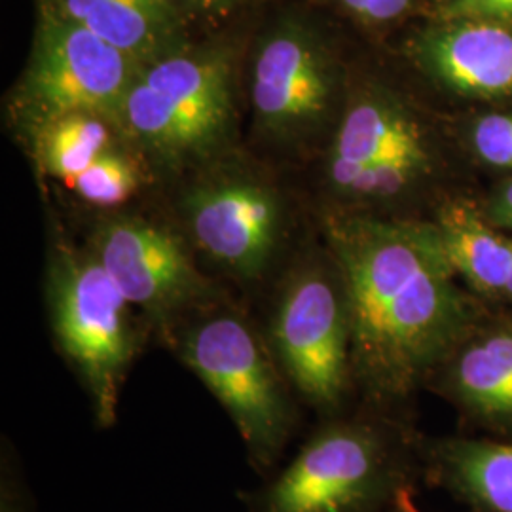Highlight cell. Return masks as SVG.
Returning a JSON list of instances; mask_svg holds the SVG:
<instances>
[{
  "mask_svg": "<svg viewBox=\"0 0 512 512\" xmlns=\"http://www.w3.org/2000/svg\"><path fill=\"white\" fill-rule=\"evenodd\" d=\"M46 296L57 348L86 391L93 420L101 429L112 427L141 346L133 304L97 256L73 249L52 258Z\"/></svg>",
  "mask_w": 512,
  "mask_h": 512,
  "instance_id": "3957f363",
  "label": "cell"
},
{
  "mask_svg": "<svg viewBox=\"0 0 512 512\" xmlns=\"http://www.w3.org/2000/svg\"><path fill=\"white\" fill-rule=\"evenodd\" d=\"M399 478L387 433L368 421H334L249 497V512H372L393 494Z\"/></svg>",
  "mask_w": 512,
  "mask_h": 512,
  "instance_id": "5b68a950",
  "label": "cell"
},
{
  "mask_svg": "<svg viewBox=\"0 0 512 512\" xmlns=\"http://www.w3.org/2000/svg\"><path fill=\"white\" fill-rule=\"evenodd\" d=\"M226 50L171 52L145 65L124 97L118 122L152 152L179 160L215 147L234 116Z\"/></svg>",
  "mask_w": 512,
  "mask_h": 512,
  "instance_id": "277c9868",
  "label": "cell"
},
{
  "mask_svg": "<svg viewBox=\"0 0 512 512\" xmlns=\"http://www.w3.org/2000/svg\"><path fill=\"white\" fill-rule=\"evenodd\" d=\"M109 143V126L97 114H67L38 129L40 162L69 183L107 152Z\"/></svg>",
  "mask_w": 512,
  "mask_h": 512,
  "instance_id": "e0dca14e",
  "label": "cell"
},
{
  "mask_svg": "<svg viewBox=\"0 0 512 512\" xmlns=\"http://www.w3.org/2000/svg\"><path fill=\"white\" fill-rule=\"evenodd\" d=\"M473 145L486 164L512 167V116L492 114L478 120Z\"/></svg>",
  "mask_w": 512,
  "mask_h": 512,
  "instance_id": "ffe728a7",
  "label": "cell"
},
{
  "mask_svg": "<svg viewBox=\"0 0 512 512\" xmlns=\"http://www.w3.org/2000/svg\"><path fill=\"white\" fill-rule=\"evenodd\" d=\"M348 298L351 370L370 399L408 397L456 346L467 308L439 228L342 220L330 226Z\"/></svg>",
  "mask_w": 512,
  "mask_h": 512,
  "instance_id": "6da1fadb",
  "label": "cell"
},
{
  "mask_svg": "<svg viewBox=\"0 0 512 512\" xmlns=\"http://www.w3.org/2000/svg\"><path fill=\"white\" fill-rule=\"evenodd\" d=\"M427 164L425 147L404 148L366 165L361 175L351 184L348 194L385 198L404 190Z\"/></svg>",
  "mask_w": 512,
  "mask_h": 512,
  "instance_id": "d6986e66",
  "label": "cell"
},
{
  "mask_svg": "<svg viewBox=\"0 0 512 512\" xmlns=\"http://www.w3.org/2000/svg\"><path fill=\"white\" fill-rule=\"evenodd\" d=\"M93 255L133 308L160 325H171L211 298L183 243L143 220H114L93 241Z\"/></svg>",
  "mask_w": 512,
  "mask_h": 512,
  "instance_id": "ba28073f",
  "label": "cell"
},
{
  "mask_svg": "<svg viewBox=\"0 0 512 512\" xmlns=\"http://www.w3.org/2000/svg\"><path fill=\"white\" fill-rule=\"evenodd\" d=\"M67 16L143 67L181 50V14L167 0H52Z\"/></svg>",
  "mask_w": 512,
  "mask_h": 512,
  "instance_id": "7c38bea8",
  "label": "cell"
},
{
  "mask_svg": "<svg viewBox=\"0 0 512 512\" xmlns=\"http://www.w3.org/2000/svg\"><path fill=\"white\" fill-rule=\"evenodd\" d=\"M177 351L238 427L255 469H270L298 423L294 389L270 346L238 313L213 310L184 325Z\"/></svg>",
  "mask_w": 512,
  "mask_h": 512,
  "instance_id": "7a4b0ae2",
  "label": "cell"
},
{
  "mask_svg": "<svg viewBox=\"0 0 512 512\" xmlns=\"http://www.w3.org/2000/svg\"><path fill=\"white\" fill-rule=\"evenodd\" d=\"M196 243L224 270L253 281L274 256L281 207L274 192L249 179L203 184L186 200Z\"/></svg>",
  "mask_w": 512,
  "mask_h": 512,
  "instance_id": "9c48e42d",
  "label": "cell"
},
{
  "mask_svg": "<svg viewBox=\"0 0 512 512\" xmlns=\"http://www.w3.org/2000/svg\"><path fill=\"white\" fill-rule=\"evenodd\" d=\"M181 16L183 12L192 14H226L251 0H167Z\"/></svg>",
  "mask_w": 512,
  "mask_h": 512,
  "instance_id": "603a6c76",
  "label": "cell"
},
{
  "mask_svg": "<svg viewBox=\"0 0 512 512\" xmlns=\"http://www.w3.org/2000/svg\"><path fill=\"white\" fill-rule=\"evenodd\" d=\"M330 93L327 59L304 27L281 25L260 44L251 95L262 131L293 141L306 135L329 109Z\"/></svg>",
  "mask_w": 512,
  "mask_h": 512,
  "instance_id": "30bf717a",
  "label": "cell"
},
{
  "mask_svg": "<svg viewBox=\"0 0 512 512\" xmlns=\"http://www.w3.org/2000/svg\"><path fill=\"white\" fill-rule=\"evenodd\" d=\"M448 16L475 21H509L512 19V0H452Z\"/></svg>",
  "mask_w": 512,
  "mask_h": 512,
  "instance_id": "44dd1931",
  "label": "cell"
},
{
  "mask_svg": "<svg viewBox=\"0 0 512 512\" xmlns=\"http://www.w3.org/2000/svg\"><path fill=\"white\" fill-rule=\"evenodd\" d=\"M437 228L456 274L476 291L507 293L512 277L511 241L499 238L469 203L446 205Z\"/></svg>",
  "mask_w": 512,
  "mask_h": 512,
  "instance_id": "5bb4252c",
  "label": "cell"
},
{
  "mask_svg": "<svg viewBox=\"0 0 512 512\" xmlns=\"http://www.w3.org/2000/svg\"><path fill=\"white\" fill-rule=\"evenodd\" d=\"M348 10L370 21L399 18L410 6V0H340Z\"/></svg>",
  "mask_w": 512,
  "mask_h": 512,
  "instance_id": "7402d4cb",
  "label": "cell"
},
{
  "mask_svg": "<svg viewBox=\"0 0 512 512\" xmlns=\"http://www.w3.org/2000/svg\"><path fill=\"white\" fill-rule=\"evenodd\" d=\"M420 128L395 103L368 97L348 110L330 154V183L348 194L366 165L385 154L421 147Z\"/></svg>",
  "mask_w": 512,
  "mask_h": 512,
  "instance_id": "4fadbf2b",
  "label": "cell"
},
{
  "mask_svg": "<svg viewBox=\"0 0 512 512\" xmlns=\"http://www.w3.org/2000/svg\"><path fill=\"white\" fill-rule=\"evenodd\" d=\"M10 465H2V512H27L21 486H16V476Z\"/></svg>",
  "mask_w": 512,
  "mask_h": 512,
  "instance_id": "cb8c5ba5",
  "label": "cell"
},
{
  "mask_svg": "<svg viewBox=\"0 0 512 512\" xmlns=\"http://www.w3.org/2000/svg\"><path fill=\"white\" fill-rule=\"evenodd\" d=\"M439 463L452 488L476 507L512 512V444L454 440L440 448Z\"/></svg>",
  "mask_w": 512,
  "mask_h": 512,
  "instance_id": "9a60e30c",
  "label": "cell"
},
{
  "mask_svg": "<svg viewBox=\"0 0 512 512\" xmlns=\"http://www.w3.org/2000/svg\"><path fill=\"white\" fill-rule=\"evenodd\" d=\"M141 69L139 61L44 0L33 55L16 97L19 116L37 131L67 114H112L118 120Z\"/></svg>",
  "mask_w": 512,
  "mask_h": 512,
  "instance_id": "8992f818",
  "label": "cell"
},
{
  "mask_svg": "<svg viewBox=\"0 0 512 512\" xmlns=\"http://www.w3.org/2000/svg\"><path fill=\"white\" fill-rule=\"evenodd\" d=\"M507 294L511 296L512 298V277H511V283H509V287H507Z\"/></svg>",
  "mask_w": 512,
  "mask_h": 512,
  "instance_id": "484cf974",
  "label": "cell"
},
{
  "mask_svg": "<svg viewBox=\"0 0 512 512\" xmlns=\"http://www.w3.org/2000/svg\"><path fill=\"white\" fill-rule=\"evenodd\" d=\"M71 186L84 202L114 207L128 202L137 192L139 169L128 156L107 150L73 179Z\"/></svg>",
  "mask_w": 512,
  "mask_h": 512,
  "instance_id": "ac0fdd59",
  "label": "cell"
},
{
  "mask_svg": "<svg viewBox=\"0 0 512 512\" xmlns=\"http://www.w3.org/2000/svg\"><path fill=\"white\" fill-rule=\"evenodd\" d=\"M268 346L302 401L321 414L338 412L353 378L344 283L317 266L291 272L275 300Z\"/></svg>",
  "mask_w": 512,
  "mask_h": 512,
  "instance_id": "52a82bcc",
  "label": "cell"
},
{
  "mask_svg": "<svg viewBox=\"0 0 512 512\" xmlns=\"http://www.w3.org/2000/svg\"><path fill=\"white\" fill-rule=\"evenodd\" d=\"M490 217L495 224L512 230V181L495 198L494 205L490 209Z\"/></svg>",
  "mask_w": 512,
  "mask_h": 512,
  "instance_id": "d4e9b609",
  "label": "cell"
},
{
  "mask_svg": "<svg viewBox=\"0 0 512 512\" xmlns=\"http://www.w3.org/2000/svg\"><path fill=\"white\" fill-rule=\"evenodd\" d=\"M421 63L454 92L512 95V31L495 21L461 19L421 40Z\"/></svg>",
  "mask_w": 512,
  "mask_h": 512,
  "instance_id": "8fae6325",
  "label": "cell"
},
{
  "mask_svg": "<svg viewBox=\"0 0 512 512\" xmlns=\"http://www.w3.org/2000/svg\"><path fill=\"white\" fill-rule=\"evenodd\" d=\"M452 391L478 416L512 420V332H495L461 351Z\"/></svg>",
  "mask_w": 512,
  "mask_h": 512,
  "instance_id": "2e32d148",
  "label": "cell"
}]
</instances>
